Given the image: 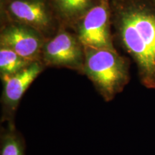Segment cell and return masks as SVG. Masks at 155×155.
Masks as SVG:
<instances>
[{
	"label": "cell",
	"instance_id": "12",
	"mask_svg": "<svg viewBox=\"0 0 155 155\" xmlns=\"http://www.w3.org/2000/svg\"><path fill=\"white\" fill-rule=\"evenodd\" d=\"M154 2H155V0H154Z\"/></svg>",
	"mask_w": 155,
	"mask_h": 155
},
{
	"label": "cell",
	"instance_id": "8",
	"mask_svg": "<svg viewBox=\"0 0 155 155\" xmlns=\"http://www.w3.org/2000/svg\"><path fill=\"white\" fill-rule=\"evenodd\" d=\"M100 1V0H99ZM96 0H53L58 15L67 22L76 23L99 2Z\"/></svg>",
	"mask_w": 155,
	"mask_h": 155
},
{
	"label": "cell",
	"instance_id": "3",
	"mask_svg": "<svg viewBox=\"0 0 155 155\" xmlns=\"http://www.w3.org/2000/svg\"><path fill=\"white\" fill-rule=\"evenodd\" d=\"M76 24V36L83 46L114 50L110 32L107 0H100Z\"/></svg>",
	"mask_w": 155,
	"mask_h": 155
},
{
	"label": "cell",
	"instance_id": "6",
	"mask_svg": "<svg viewBox=\"0 0 155 155\" xmlns=\"http://www.w3.org/2000/svg\"><path fill=\"white\" fill-rule=\"evenodd\" d=\"M45 37L28 25L10 22L2 28L0 47H5L32 61H42Z\"/></svg>",
	"mask_w": 155,
	"mask_h": 155
},
{
	"label": "cell",
	"instance_id": "7",
	"mask_svg": "<svg viewBox=\"0 0 155 155\" xmlns=\"http://www.w3.org/2000/svg\"><path fill=\"white\" fill-rule=\"evenodd\" d=\"M44 68L42 61H35L15 74L1 76L3 83V109L7 116L15 113L22 96Z\"/></svg>",
	"mask_w": 155,
	"mask_h": 155
},
{
	"label": "cell",
	"instance_id": "9",
	"mask_svg": "<svg viewBox=\"0 0 155 155\" xmlns=\"http://www.w3.org/2000/svg\"><path fill=\"white\" fill-rule=\"evenodd\" d=\"M35 61H30L16 52L5 47H0V74L10 75L19 72Z\"/></svg>",
	"mask_w": 155,
	"mask_h": 155
},
{
	"label": "cell",
	"instance_id": "2",
	"mask_svg": "<svg viewBox=\"0 0 155 155\" xmlns=\"http://www.w3.org/2000/svg\"><path fill=\"white\" fill-rule=\"evenodd\" d=\"M83 72L106 101H111L129 82V63L116 50L84 46Z\"/></svg>",
	"mask_w": 155,
	"mask_h": 155
},
{
	"label": "cell",
	"instance_id": "10",
	"mask_svg": "<svg viewBox=\"0 0 155 155\" xmlns=\"http://www.w3.org/2000/svg\"><path fill=\"white\" fill-rule=\"evenodd\" d=\"M0 155H24L22 139L15 131H8L4 134Z\"/></svg>",
	"mask_w": 155,
	"mask_h": 155
},
{
	"label": "cell",
	"instance_id": "11",
	"mask_svg": "<svg viewBox=\"0 0 155 155\" xmlns=\"http://www.w3.org/2000/svg\"><path fill=\"white\" fill-rule=\"evenodd\" d=\"M119 1H124V0H119Z\"/></svg>",
	"mask_w": 155,
	"mask_h": 155
},
{
	"label": "cell",
	"instance_id": "4",
	"mask_svg": "<svg viewBox=\"0 0 155 155\" xmlns=\"http://www.w3.org/2000/svg\"><path fill=\"white\" fill-rule=\"evenodd\" d=\"M85 60L84 46L76 35L60 31L47 39L42 50L45 65L65 67L83 72Z\"/></svg>",
	"mask_w": 155,
	"mask_h": 155
},
{
	"label": "cell",
	"instance_id": "5",
	"mask_svg": "<svg viewBox=\"0 0 155 155\" xmlns=\"http://www.w3.org/2000/svg\"><path fill=\"white\" fill-rule=\"evenodd\" d=\"M4 11L10 22L28 25L45 38L55 28V17L48 0H6Z\"/></svg>",
	"mask_w": 155,
	"mask_h": 155
},
{
	"label": "cell",
	"instance_id": "1",
	"mask_svg": "<svg viewBox=\"0 0 155 155\" xmlns=\"http://www.w3.org/2000/svg\"><path fill=\"white\" fill-rule=\"evenodd\" d=\"M116 22L124 48L137 63L141 83L155 88V12L144 4H128L117 12Z\"/></svg>",
	"mask_w": 155,
	"mask_h": 155
}]
</instances>
